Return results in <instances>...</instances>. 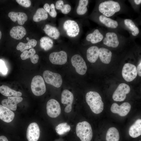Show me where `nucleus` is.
Masks as SVG:
<instances>
[{
    "label": "nucleus",
    "mask_w": 141,
    "mask_h": 141,
    "mask_svg": "<svg viewBox=\"0 0 141 141\" xmlns=\"http://www.w3.org/2000/svg\"><path fill=\"white\" fill-rule=\"evenodd\" d=\"M48 17L47 12L43 8H39L37 10L34 15L33 19L36 22H38L46 19Z\"/></svg>",
    "instance_id": "nucleus-29"
},
{
    "label": "nucleus",
    "mask_w": 141,
    "mask_h": 141,
    "mask_svg": "<svg viewBox=\"0 0 141 141\" xmlns=\"http://www.w3.org/2000/svg\"><path fill=\"white\" fill-rule=\"evenodd\" d=\"M50 10L49 13L50 15L52 17H56L57 13L55 10V5L54 4H51L50 5Z\"/></svg>",
    "instance_id": "nucleus-38"
},
{
    "label": "nucleus",
    "mask_w": 141,
    "mask_h": 141,
    "mask_svg": "<svg viewBox=\"0 0 141 141\" xmlns=\"http://www.w3.org/2000/svg\"><path fill=\"white\" fill-rule=\"evenodd\" d=\"M131 107V105L128 102H124L120 105L114 103L112 105L110 110L113 113L117 114L120 116H124L127 115Z\"/></svg>",
    "instance_id": "nucleus-12"
},
{
    "label": "nucleus",
    "mask_w": 141,
    "mask_h": 141,
    "mask_svg": "<svg viewBox=\"0 0 141 141\" xmlns=\"http://www.w3.org/2000/svg\"><path fill=\"white\" fill-rule=\"evenodd\" d=\"M103 38V35L99 32L98 30L96 29L93 33L87 35L86 39L92 44H95L101 41Z\"/></svg>",
    "instance_id": "nucleus-23"
},
{
    "label": "nucleus",
    "mask_w": 141,
    "mask_h": 141,
    "mask_svg": "<svg viewBox=\"0 0 141 141\" xmlns=\"http://www.w3.org/2000/svg\"><path fill=\"white\" fill-rule=\"evenodd\" d=\"M99 56L103 63L109 64L111 60L112 53L107 49L101 48L99 49Z\"/></svg>",
    "instance_id": "nucleus-22"
},
{
    "label": "nucleus",
    "mask_w": 141,
    "mask_h": 141,
    "mask_svg": "<svg viewBox=\"0 0 141 141\" xmlns=\"http://www.w3.org/2000/svg\"><path fill=\"white\" fill-rule=\"evenodd\" d=\"M125 25L132 31V33L134 36H137L139 33V30L134 22L131 20L126 19L124 20Z\"/></svg>",
    "instance_id": "nucleus-31"
},
{
    "label": "nucleus",
    "mask_w": 141,
    "mask_h": 141,
    "mask_svg": "<svg viewBox=\"0 0 141 141\" xmlns=\"http://www.w3.org/2000/svg\"><path fill=\"white\" fill-rule=\"evenodd\" d=\"M129 134L130 136L136 138L141 134V120L138 119L130 128Z\"/></svg>",
    "instance_id": "nucleus-20"
},
{
    "label": "nucleus",
    "mask_w": 141,
    "mask_h": 141,
    "mask_svg": "<svg viewBox=\"0 0 141 141\" xmlns=\"http://www.w3.org/2000/svg\"><path fill=\"white\" fill-rule=\"evenodd\" d=\"M67 55L64 51L52 52L49 55V59L52 64L62 65L65 64L67 61Z\"/></svg>",
    "instance_id": "nucleus-13"
},
{
    "label": "nucleus",
    "mask_w": 141,
    "mask_h": 141,
    "mask_svg": "<svg viewBox=\"0 0 141 141\" xmlns=\"http://www.w3.org/2000/svg\"><path fill=\"white\" fill-rule=\"evenodd\" d=\"M15 114L13 112L7 108L0 105V119L4 121L9 123L14 119Z\"/></svg>",
    "instance_id": "nucleus-17"
},
{
    "label": "nucleus",
    "mask_w": 141,
    "mask_h": 141,
    "mask_svg": "<svg viewBox=\"0 0 141 141\" xmlns=\"http://www.w3.org/2000/svg\"><path fill=\"white\" fill-rule=\"evenodd\" d=\"M141 62L140 63L138 64L137 66V73L138 74V75L140 77L141 76Z\"/></svg>",
    "instance_id": "nucleus-42"
},
{
    "label": "nucleus",
    "mask_w": 141,
    "mask_h": 141,
    "mask_svg": "<svg viewBox=\"0 0 141 141\" xmlns=\"http://www.w3.org/2000/svg\"><path fill=\"white\" fill-rule=\"evenodd\" d=\"M98 48L96 46H92L87 51L86 56L87 60L91 63L96 62L99 56Z\"/></svg>",
    "instance_id": "nucleus-21"
},
{
    "label": "nucleus",
    "mask_w": 141,
    "mask_h": 141,
    "mask_svg": "<svg viewBox=\"0 0 141 141\" xmlns=\"http://www.w3.org/2000/svg\"><path fill=\"white\" fill-rule=\"evenodd\" d=\"M47 113L52 118L58 116L61 112V108L59 102L54 99H51L47 102L46 104Z\"/></svg>",
    "instance_id": "nucleus-10"
},
{
    "label": "nucleus",
    "mask_w": 141,
    "mask_h": 141,
    "mask_svg": "<svg viewBox=\"0 0 141 141\" xmlns=\"http://www.w3.org/2000/svg\"><path fill=\"white\" fill-rule=\"evenodd\" d=\"M36 52L33 48L30 49L29 51L25 50L23 51L20 55L21 59L23 60H25L30 58L31 59L35 55Z\"/></svg>",
    "instance_id": "nucleus-34"
},
{
    "label": "nucleus",
    "mask_w": 141,
    "mask_h": 141,
    "mask_svg": "<svg viewBox=\"0 0 141 141\" xmlns=\"http://www.w3.org/2000/svg\"><path fill=\"white\" fill-rule=\"evenodd\" d=\"M0 141H8L7 138L5 136H0Z\"/></svg>",
    "instance_id": "nucleus-43"
},
{
    "label": "nucleus",
    "mask_w": 141,
    "mask_h": 141,
    "mask_svg": "<svg viewBox=\"0 0 141 141\" xmlns=\"http://www.w3.org/2000/svg\"><path fill=\"white\" fill-rule=\"evenodd\" d=\"M134 1L135 3L137 5L141 3V0H134Z\"/></svg>",
    "instance_id": "nucleus-44"
},
{
    "label": "nucleus",
    "mask_w": 141,
    "mask_h": 141,
    "mask_svg": "<svg viewBox=\"0 0 141 141\" xmlns=\"http://www.w3.org/2000/svg\"><path fill=\"white\" fill-rule=\"evenodd\" d=\"M0 93L3 95L6 96H14L20 97L22 95L21 92L16 91L4 85L0 86Z\"/></svg>",
    "instance_id": "nucleus-26"
},
{
    "label": "nucleus",
    "mask_w": 141,
    "mask_h": 141,
    "mask_svg": "<svg viewBox=\"0 0 141 141\" xmlns=\"http://www.w3.org/2000/svg\"><path fill=\"white\" fill-rule=\"evenodd\" d=\"M22 100V98L20 97H8V99L3 100L1 103L3 105L10 110L15 111L17 109V104L21 102Z\"/></svg>",
    "instance_id": "nucleus-15"
},
{
    "label": "nucleus",
    "mask_w": 141,
    "mask_h": 141,
    "mask_svg": "<svg viewBox=\"0 0 141 141\" xmlns=\"http://www.w3.org/2000/svg\"><path fill=\"white\" fill-rule=\"evenodd\" d=\"M0 71L3 74H6L8 72V69L3 61L0 60Z\"/></svg>",
    "instance_id": "nucleus-36"
},
{
    "label": "nucleus",
    "mask_w": 141,
    "mask_h": 141,
    "mask_svg": "<svg viewBox=\"0 0 141 141\" xmlns=\"http://www.w3.org/2000/svg\"><path fill=\"white\" fill-rule=\"evenodd\" d=\"M8 16L13 21H17L19 24L21 25H23L28 19L27 15L22 12L11 11L8 13Z\"/></svg>",
    "instance_id": "nucleus-18"
},
{
    "label": "nucleus",
    "mask_w": 141,
    "mask_h": 141,
    "mask_svg": "<svg viewBox=\"0 0 141 141\" xmlns=\"http://www.w3.org/2000/svg\"><path fill=\"white\" fill-rule=\"evenodd\" d=\"M64 5V2L62 0H59L56 1L55 4L56 8L58 10H61Z\"/></svg>",
    "instance_id": "nucleus-39"
},
{
    "label": "nucleus",
    "mask_w": 141,
    "mask_h": 141,
    "mask_svg": "<svg viewBox=\"0 0 141 141\" xmlns=\"http://www.w3.org/2000/svg\"><path fill=\"white\" fill-rule=\"evenodd\" d=\"M70 129L69 125L67 123L64 122L56 126L55 130L58 134L62 135L69 132Z\"/></svg>",
    "instance_id": "nucleus-32"
},
{
    "label": "nucleus",
    "mask_w": 141,
    "mask_h": 141,
    "mask_svg": "<svg viewBox=\"0 0 141 141\" xmlns=\"http://www.w3.org/2000/svg\"><path fill=\"white\" fill-rule=\"evenodd\" d=\"M39 59V56L37 54H35L32 58L31 59L32 62L33 64H36L38 62Z\"/></svg>",
    "instance_id": "nucleus-40"
},
{
    "label": "nucleus",
    "mask_w": 141,
    "mask_h": 141,
    "mask_svg": "<svg viewBox=\"0 0 141 141\" xmlns=\"http://www.w3.org/2000/svg\"><path fill=\"white\" fill-rule=\"evenodd\" d=\"M73 99V95L71 92L67 89L63 91L61 94V102L63 104L67 105L64 110L66 113H68L71 111Z\"/></svg>",
    "instance_id": "nucleus-14"
},
{
    "label": "nucleus",
    "mask_w": 141,
    "mask_h": 141,
    "mask_svg": "<svg viewBox=\"0 0 141 141\" xmlns=\"http://www.w3.org/2000/svg\"><path fill=\"white\" fill-rule=\"evenodd\" d=\"M98 9L99 11L104 16L110 17L119 11L120 9V7L117 2L108 1L100 3Z\"/></svg>",
    "instance_id": "nucleus-3"
},
{
    "label": "nucleus",
    "mask_w": 141,
    "mask_h": 141,
    "mask_svg": "<svg viewBox=\"0 0 141 141\" xmlns=\"http://www.w3.org/2000/svg\"><path fill=\"white\" fill-rule=\"evenodd\" d=\"M71 10V7L69 5L65 4L64 5L61 10L63 14H67Z\"/></svg>",
    "instance_id": "nucleus-37"
},
{
    "label": "nucleus",
    "mask_w": 141,
    "mask_h": 141,
    "mask_svg": "<svg viewBox=\"0 0 141 141\" xmlns=\"http://www.w3.org/2000/svg\"><path fill=\"white\" fill-rule=\"evenodd\" d=\"M130 90L129 86L127 84L122 83L119 85L113 95V100L116 101L121 102L126 99V94Z\"/></svg>",
    "instance_id": "nucleus-8"
},
{
    "label": "nucleus",
    "mask_w": 141,
    "mask_h": 141,
    "mask_svg": "<svg viewBox=\"0 0 141 141\" xmlns=\"http://www.w3.org/2000/svg\"><path fill=\"white\" fill-rule=\"evenodd\" d=\"M43 76L47 83L57 88L61 86L62 80L61 76L59 74L46 70L43 72Z\"/></svg>",
    "instance_id": "nucleus-5"
},
{
    "label": "nucleus",
    "mask_w": 141,
    "mask_h": 141,
    "mask_svg": "<svg viewBox=\"0 0 141 141\" xmlns=\"http://www.w3.org/2000/svg\"><path fill=\"white\" fill-rule=\"evenodd\" d=\"M89 3L88 0H80L79 5L77 9V12L80 15L85 14L87 10V6Z\"/></svg>",
    "instance_id": "nucleus-33"
},
{
    "label": "nucleus",
    "mask_w": 141,
    "mask_h": 141,
    "mask_svg": "<svg viewBox=\"0 0 141 141\" xmlns=\"http://www.w3.org/2000/svg\"><path fill=\"white\" fill-rule=\"evenodd\" d=\"M40 47L45 51H48L51 48L53 45L52 40L49 37H44L40 39Z\"/></svg>",
    "instance_id": "nucleus-30"
},
{
    "label": "nucleus",
    "mask_w": 141,
    "mask_h": 141,
    "mask_svg": "<svg viewBox=\"0 0 141 141\" xmlns=\"http://www.w3.org/2000/svg\"><path fill=\"white\" fill-rule=\"evenodd\" d=\"M26 33L25 28L21 26H17L13 27L10 30V34L13 38L20 40L25 36Z\"/></svg>",
    "instance_id": "nucleus-19"
},
{
    "label": "nucleus",
    "mask_w": 141,
    "mask_h": 141,
    "mask_svg": "<svg viewBox=\"0 0 141 141\" xmlns=\"http://www.w3.org/2000/svg\"><path fill=\"white\" fill-rule=\"evenodd\" d=\"M71 62L77 73L81 75L86 73L87 67L85 61L80 55L78 54L73 55L71 58Z\"/></svg>",
    "instance_id": "nucleus-7"
},
{
    "label": "nucleus",
    "mask_w": 141,
    "mask_h": 141,
    "mask_svg": "<svg viewBox=\"0 0 141 141\" xmlns=\"http://www.w3.org/2000/svg\"><path fill=\"white\" fill-rule=\"evenodd\" d=\"M40 135V130L36 122L30 124L28 126L26 137L28 141H37Z\"/></svg>",
    "instance_id": "nucleus-11"
},
{
    "label": "nucleus",
    "mask_w": 141,
    "mask_h": 141,
    "mask_svg": "<svg viewBox=\"0 0 141 141\" xmlns=\"http://www.w3.org/2000/svg\"><path fill=\"white\" fill-rule=\"evenodd\" d=\"M43 30L48 36L55 39H57L60 36V33L58 29L56 27L49 24L46 25Z\"/></svg>",
    "instance_id": "nucleus-24"
},
{
    "label": "nucleus",
    "mask_w": 141,
    "mask_h": 141,
    "mask_svg": "<svg viewBox=\"0 0 141 141\" xmlns=\"http://www.w3.org/2000/svg\"><path fill=\"white\" fill-rule=\"evenodd\" d=\"M86 102L92 111L96 114L101 113L104 108V104L100 95L95 91L88 92L85 96Z\"/></svg>",
    "instance_id": "nucleus-1"
},
{
    "label": "nucleus",
    "mask_w": 141,
    "mask_h": 141,
    "mask_svg": "<svg viewBox=\"0 0 141 141\" xmlns=\"http://www.w3.org/2000/svg\"><path fill=\"white\" fill-rule=\"evenodd\" d=\"M28 42L26 43L20 42L17 45L16 49L22 52L23 51L31 48L34 47L37 45V42L34 39H30L28 37L26 38Z\"/></svg>",
    "instance_id": "nucleus-25"
},
{
    "label": "nucleus",
    "mask_w": 141,
    "mask_h": 141,
    "mask_svg": "<svg viewBox=\"0 0 141 141\" xmlns=\"http://www.w3.org/2000/svg\"><path fill=\"white\" fill-rule=\"evenodd\" d=\"M77 136L81 141H90L93 132L90 125L86 121L79 122L77 125L76 129Z\"/></svg>",
    "instance_id": "nucleus-2"
},
{
    "label": "nucleus",
    "mask_w": 141,
    "mask_h": 141,
    "mask_svg": "<svg viewBox=\"0 0 141 141\" xmlns=\"http://www.w3.org/2000/svg\"><path fill=\"white\" fill-rule=\"evenodd\" d=\"M16 1L19 4L25 7H30L31 4V2L29 0H16Z\"/></svg>",
    "instance_id": "nucleus-35"
},
{
    "label": "nucleus",
    "mask_w": 141,
    "mask_h": 141,
    "mask_svg": "<svg viewBox=\"0 0 141 141\" xmlns=\"http://www.w3.org/2000/svg\"><path fill=\"white\" fill-rule=\"evenodd\" d=\"M1 36H2V33L1 31H0V40L1 38Z\"/></svg>",
    "instance_id": "nucleus-45"
},
{
    "label": "nucleus",
    "mask_w": 141,
    "mask_h": 141,
    "mask_svg": "<svg viewBox=\"0 0 141 141\" xmlns=\"http://www.w3.org/2000/svg\"><path fill=\"white\" fill-rule=\"evenodd\" d=\"M100 21L106 26L111 28H116L118 26L117 21L104 15H101L99 17Z\"/></svg>",
    "instance_id": "nucleus-28"
},
{
    "label": "nucleus",
    "mask_w": 141,
    "mask_h": 141,
    "mask_svg": "<svg viewBox=\"0 0 141 141\" xmlns=\"http://www.w3.org/2000/svg\"><path fill=\"white\" fill-rule=\"evenodd\" d=\"M63 28L67 35L71 37L77 36L80 32L78 24L73 20H69L66 21L63 25Z\"/></svg>",
    "instance_id": "nucleus-9"
},
{
    "label": "nucleus",
    "mask_w": 141,
    "mask_h": 141,
    "mask_svg": "<svg viewBox=\"0 0 141 141\" xmlns=\"http://www.w3.org/2000/svg\"><path fill=\"white\" fill-rule=\"evenodd\" d=\"M119 134L118 130L115 127H111L108 130L106 134L107 141H119Z\"/></svg>",
    "instance_id": "nucleus-27"
},
{
    "label": "nucleus",
    "mask_w": 141,
    "mask_h": 141,
    "mask_svg": "<svg viewBox=\"0 0 141 141\" xmlns=\"http://www.w3.org/2000/svg\"><path fill=\"white\" fill-rule=\"evenodd\" d=\"M103 44L107 46L114 48L117 47L119 42L117 34L113 32H108L103 40Z\"/></svg>",
    "instance_id": "nucleus-16"
},
{
    "label": "nucleus",
    "mask_w": 141,
    "mask_h": 141,
    "mask_svg": "<svg viewBox=\"0 0 141 141\" xmlns=\"http://www.w3.org/2000/svg\"><path fill=\"white\" fill-rule=\"evenodd\" d=\"M122 73V77L125 81L128 82L131 81L137 76L136 67L132 64L126 63L123 67Z\"/></svg>",
    "instance_id": "nucleus-6"
},
{
    "label": "nucleus",
    "mask_w": 141,
    "mask_h": 141,
    "mask_svg": "<svg viewBox=\"0 0 141 141\" xmlns=\"http://www.w3.org/2000/svg\"><path fill=\"white\" fill-rule=\"evenodd\" d=\"M43 8L49 14L50 10V7L48 3H45L44 5Z\"/></svg>",
    "instance_id": "nucleus-41"
},
{
    "label": "nucleus",
    "mask_w": 141,
    "mask_h": 141,
    "mask_svg": "<svg viewBox=\"0 0 141 141\" xmlns=\"http://www.w3.org/2000/svg\"><path fill=\"white\" fill-rule=\"evenodd\" d=\"M31 87L32 92L34 95L39 96L43 94L46 91V88L42 77L39 75L34 76L32 80Z\"/></svg>",
    "instance_id": "nucleus-4"
}]
</instances>
